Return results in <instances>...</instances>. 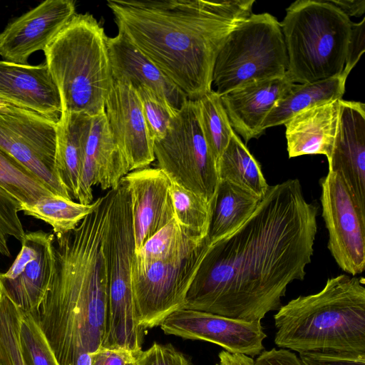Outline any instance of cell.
Here are the masks:
<instances>
[{
    "label": "cell",
    "instance_id": "15",
    "mask_svg": "<svg viewBox=\"0 0 365 365\" xmlns=\"http://www.w3.org/2000/svg\"><path fill=\"white\" fill-rule=\"evenodd\" d=\"M75 14L73 1L41 2L0 33V56L5 61L27 64L31 55L43 51Z\"/></svg>",
    "mask_w": 365,
    "mask_h": 365
},
{
    "label": "cell",
    "instance_id": "22",
    "mask_svg": "<svg viewBox=\"0 0 365 365\" xmlns=\"http://www.w3.org/2000/svg\"><path fill=\"white\" fill-rule=\"evenodd\" d=\"M108 51L113 81L129 82L135 88L143 86L178 110L188 99L150 59L122 34L108 37Z\"/></svg>",
    "mask_w": 365,
    "mask_h": 365
},
{
    "label": "cell",
    "instance_id": "37",
    "mask_svg": "<svg viewBox=\"0 0 365 365\" xmlns=\"http://www.w3.org/2000/svg\"><path fill=\"white\" fill-rule=\"evenodd\" d=\"M135 365H193L172 344L155 342L148 349L135 356Z\"/></svg>",
    "mask_w": 365,
    "mask_h": 365
},
{
    "label": "cell",
    "instance_id": "24",
    "mask_svg": "<svg viewBox=\"0 0 365 365\" xmlns=\"http://www.w3.org/2000/svg\"><path fill=\"white\" fill-rule=\"evenodd\" d=\"M91 120L84 113L62 111L57 122L55 170L72 200L78 197Z\"/></svg>",
    "mask_w": 365,
    "mask_h": 365
},
{
    "label": "cell",
    "instance_id": "16",
    "mask_svg": "<svg viewBox=\"0 0 365 365\" xmlns=\"http://www.w3.org/2000/svg\"><path fill=\"white\" fill-rule=\"evenodd\" d=\"M105 113L110 132L123 153L130 172L148 168L155 160L153 141L136 89L129 82L113 81Z\"/></svg>",
    "mask_w": 365,
    "mask_h": 365
},
{
    "label": "cell",
    "instance_id": "40",
    "mask_svg": "<svg viewBox=\"0 0 365 365\" xmlns=\"http://www.w3.org/2000/svg\"><path fill=\"white\" fill-rule=\"evenodd\" d=\"M135 356L123 349L100 347L91 353L90 365H135Z\"/></svg>",
    "mask_w": 365,
    "mask_h": 365
},
{
    "label": "cell",
    "instance_id": "21",
    "mask_svg": "<svg viewBox=\"0 0 365 365\" xmlns=\"http://www.w3.org/2000/svg\"><path fill=\"white\" fill-rule=\"evenodd\" d=\"M293 83L287 72L283 77L252 82L220 96L232 129L245 144L262 135L267 114Z\"/></svg>",
    "mask_w": 365,
    "mask_h": 365
},
{
    "label": "cell",
    "instance_id": "23",
    "mask_svg": "<svg viewBox=\"0 0 365 365\" xmlns=\"http://www.w3.org/2000/svg\"><path fill=\"white\" fill-rule=\"evenodd\" d=\"M340 100L307 108L284 123L289 158L305 155L329 158L338 126Z\"/></svg>",
    "mask_w": 365,
    "mask_h": 365
},
{
    "label": "cell",
    "instance_id": "29",
    "mask_svg": "<svg viewBox=\"0 0 365 365\" xmlns=\"http://www.w3.org/2000/svg\"><path fill=\"white\" fill-rule=\"evenodd\" d=\"M96 205L97 199L85 205L53 195L43 197L31 205H21V211L50 225L56 235L75 229Z\"/></svg>",
    "mask_w": 365,
    "mask_h": 365
},
{
    "label": "cell",
    "instance_id": "43",
    "mask_svg": "<svg viewBox=\"0 0 365 365\" xmlns=\"http://www.w3.org/2000/svg\"><path fill=\"white\" fill-rule=\"evenodd\" d=\"M218 356L220 365H255L252 357L241 354H231L222 351Z\"/></svg>",
    "mask_w": 365,
    "mask_h": 365
},
{
    "label": "cell",
    "instance_id": "14",
    "mask_svg": "<svg viewBox=\"0 0 365 365\" xmlns=\"http://www.w3.org/2000/svg\"><path fill=\"white\" fill-rule=\"evenodd\" d=\"M54 238V234L42 230L25 233L13 264L6 272L0 273V289L23 312H35L48 289Z\"/></svg>",
    "mask_w": 365,
    "mask_h": 365
},
{
    "label": "cell",
    "instance_id": "9",
    "mask_svg": "<svg viewBox=\"0 0 365 365\" xmlns=\"http://www.w3.org/2000/svg\"><path fill=\"white\" fill-rule=\"evenodd\" d=\"M153 151L159 168L173 182L213 201L217 165L201 130L195 101L182 104L164 138L153 143Z\"/></svg>",
    "mask_w": 365,
    "mask_h": 365
},
{
    "label": "cell",
    "instance_id": "2",
    "mask_svg": "<svg viewBox=\"0 0 365 365\" xmlns=\"http://www.w3.org/2000/svg\"><path fill=\"white\" fill-rule=\"evenodd\" d=\"M255 2L109 0L107 6L118 32L195 101L212 89L217 56Z\"/></svg>",
    "mask_w": 365,
    "mask_h": 365
},
{
    "label": "cell",
    "instance_id": "18",
    "mask_svg": "<svg viewBox=\"0 0 365 365\" xmlns=\"http://www.w3.org/2000/svg\"><path fill=\"white\" fill-rule=\"evenodd\" d=\"M329 171L337 173L365 214V105L340 100L339 117Z\"/></svg>",
    "mask_w": 365,
    "mask_h": 365
},
{
    "label": "cell",
    "instance_id": "25",
    "mask_svg": "<svg viewBox=\"0 0 365 365\" xmlns=\"http://www.w3.org/2000/svg\"><path fill=\"white\" fill-rule=\"evenodd\" d=\"M348 76L341 74L312 83H293L274 104L262 128L284 125L290 118L307 108L329 101L342 99Z\"/></svg>",
    "mask_w": 365,
    "mask_h": 365
},
{
    "label": "cell",
    "instance_id": "19",
    "mask_svg": "<svg viewBox=\"0 0 365 365\" xmlns=\"http://www.w3.org/2000/svg\"><path fill=\"white\" fill-rule=\"evenodd\" d=\"M0 99L58 122L62 106L46 62L31 66L0 61Z\"/></svg>",
    "mask_w": 365,
    "mask_h": 365
},
{
    "label": "cell",
    "instance_id": "45",
    "mask_svg": "<svg viewBox=\"0 0 365 365\" xmlns=\"http://www.w3.org/2000/svg\"><path fill=\"white\" fill-rule=\"evenodd\" d=\"M217 365H220V364H217Z\"/></svg>",
    "mask_w": 365,
    "mask_h": 365
},
{
    "label": "cell",
    "instance_id": "28",
    "mask_svg": "<svg viewBox=\"0 0 365 365\" xmlns=\"http://www.w3.org/2000/svg\"><path fill=\"white\" fill-rule=\"evenodd\" d=\"M204 240L184 230L175 219L148 239L134 254L133 261L144 264L180 258L192 252Z\"/></svg>",
    "mask_w": 365,
    "mask_h": 365
},
{
    "label": "cell",
    "instance_id": "6",
    "mask_svg": "<svg viewBox=\"0 0 365 365\" xmlns=\"http://www.w3.org/2000/svg\"><path fill=\"white\" fill-rule=\"evenodd\" d=\"M352 21L327 0H297L280 23L294 83H312L342 73Z\"/></svg>",
    "mask_w": 365,
    "mask_h": 365
},
{
    "label": "cell",
    "instance_id": "1",
    "mask_svg": "<svg viewBox=\"0 0 365 365\" xmlns=\"http://www.w3.org/2000/svg\"><path fill=\"white\" fill-rule=\"evenodd\" d=\"M317 212L298 179L269 185L242 225L209 242L182 308L245 321L278 310L288 285L306 275Z\"/></svg>",
    "mask_w": 365,
    "mask_h": 365
},
{
    "label": "cell",
    "instance_id": "13",
    "mask_svg": "<svg viewBox=\"0 0 365 365\" xmlns=\"http://www.w3.org/2000/svg\"><path fill=\"white\" fill-rule=\"evenodd\" d=\"M166 334L216 344L231 354L254 357L267 337L261 321H245L185 308L170 314L159 325Z\"/></svg>",
    "mask_w": 365,
    "mask_h": 365
},
{
    "label": "cell",
    "instance_id": "32",
    "mask_svg": "<svg viewBox=\"0 0 365 365\" xmlns=\"http://www.w3.org/2000/svg\"><path fill=\"white\" fill-rule=\"evenodd\" d=\"M0 187L26 205L54 195L36 175L1 150Z\"/></svg>",
    "mask_w": 365,
    "mask_h": 365
},
{
    "label": "cell",
    "instance_id": "38",
    "mask_svg": "<svg viewBox=\"0 0 365 365\" xmlns=\"http://www.w3.org/2000/svg\"><path fill=\"white\" fill-rule=\"evenodd\" d=\"M299 354L304 365H365V353L327 350Z\"/></svg>",
    "mask_w": 365,
    "mask_h": 365
},
{
    "label": "cell",
    "instance_id": "17",
    "mask_svg": "<svg viewBox=\"0 0 365 365\" xmlns=\"http://www.w3.org/2000/svg\"><path fill=\"white\" fill-rule=\"evenodd\" d=\"M130 195L135 253L153 235L175 220L172 180L159 168L129 172L123 178Z\"/></svg>",
    "mask_w": 365,
    "mask_h": 365
},
{
    "label": "cell",
    "instance_id": "30",
    "mask_svg": "<svg viewBox=\"0 0 365 365\" xmlns=\"http://www.w3.org/2000/svg\"><path fill=\"white\" fill-rule=\"evenodd\" d=\"M195 101L201 130L217 165L235 131L220 96L214 90L212 89Z\"/></svg>",
    "mask_w": 365,
    "mask_h": 365
},
{
    "label": "cell",
    "instance_id": "33",
    "mask_svg": "<svg viewBox=\"0 0 365 365\" xmlns=\"http://www.w3.org/2000/svg\"><path fill=\"white\" fill-rule=\"evenodd\" d=\"M21 310L0 289V365H26L21 351Z\"/></svg>",
    "mask_w": 365,
    "mask_h": 365
},
{
    "label": "cell",
    "instance_id": "35",
    "mask_svg": "<svg viewBox=\"0 0 365 365\" xmlns=\"http://www.w3.org/2000/svg\"><path fill=\"white\" fill-rule=\"evenodd\" d=\"M149 135L153 141L164 138L178 110L153 91L140 86L135 88Z\"/></svg>",
    "mask_w": 365,
    "mask_h": 365
},
{
    "label": "cell",
    "instance_id": "26",
    "mask_svg": "<svg viewBox=\"0 0 365 365\" xmlns=\"http://www.w3.org/2000/svg\"><path fill=\"white\" fill-rule=\"evenodd\" d=\"M261 199L228 181L220 180L212 201L207 236L209 242L229 235L242 225Z\"/></svg>",
    "mask_w": 365,
    "mask_h": 365
},
{
    "label": "cell",
    "instance_id": "36",
    "mask_svg": "<svg viewBox=\"0 0 365 365\" xmlns=\"http://www.w3.org/2000/svg\"><path fill=\"white\" fill-rule=\"evenodd\" d=\"M21 203L0 187V253L10 257L9 237L21 241L25 232L19 217Z\"/></svg>",
    "mask_w": 365,
    "mask_h": 365
},
{
    "label": "cell",
    "instance_id": "3",
    "mask_svg": "<svg viewBox=\"0 0 365 365\" xmlns=\"http://www.w3.org/2000/svg\"><path fill=\"white\" fill-rule=\"evenodd\" d=\"M113 190L73 230L54 235L53 267L48 289L30 313L60 365L97 351L105 336L108 277L103 252Z\"/></svg>",
    "mask_w": 365,
    "mask_h": 365
},
{
    "label": "cell",
    "instance_id": "44",
    "mask_svg": "<svg viewBox=\"0 0 365 365\" xmlns=\"http://www.w3.org/2000/svg\"><path fill=\"white\" fill-rule=\"evenodd\" d=\"M8 105H9V104L0 99V108L6 107Z\"/></svg>",
    "mask_w": 365,
    "mask_h": 365
},
{
    "label": "cell",
    "instance_id": "4",
    "mask_svg": "<svg viewBox=\"0 0 365 365\" xmlns=\"http://www.w3.org/2000/svg\"><path fill=\"white\" fill-rule=\"evenodd\" d=\"M274 319V343L281 349L365 353L364 279L329 278L319 292L281 306Z\"/></svg>",
    "mask_w": 365,
    "mask_h": 365
},
{
    "label": "cell",
    "instance_id": "41",
    "mask_svg": "<svg viewBox=\"0 0 365 365\" xmlns=\"http://www.w3.org/2000/svg\"><path fill=\"white\" fill-rule=\"evenodd\" d=\"M255 361V365H304L295 354L286 349L262 351Z\"/></svg>",
    "mask_w": 365,
    "mask_h": 365
},
{
    "label": "cell",
    "instance_id": "12",
    "mask_svg": "<svg viewBox=\"0 0 365 365\" xmlns=\"http://www.w3.org/2000/svg\"><path fill=\"white\" fill-rule=\"evenodd\" d=\"M320 185L328 248L338 266L356 276L365 268V214L337 173L328 171Z\"/></svg>",
    "mask_w": 365,
    "mask_h": 365
},
{
    "label": "cell",
    "instance_id": "5",
    "mask_svg": "<svg viewBox=\"0 0 365 365\" xmlns=\"http://www.w3.org/2000/svg\"><path fill=\"white\" fill-rule=\"evenodd\" d=\"M107 41L92 14H76L43 51L62 111L91 117L105 111L113 85Z\"/></svg>",
    "mask_w": 365,
    "mask_h": 365
},
{
    "label": "cell",
    "instance_id": "34",
    "mask_svg": "<svg viewBox=\"0 0 365 365\" xmlns=\"http://www.w3.org/2000/svg\"><path fill=\"white\" fill-rule=\"evenodd\" d=\"M19 343L26 365H60L46 336L30 313L22 312Z\"/></svg>",
    "mask_w": 365,
    "mask_h": 365
},
{
    "label": "cell",
    "instance_id": "10",
    "mask_svg": "<svg viewBox=\"0 0 365 365\" xmlns=\"http://www.w3.org/2000/svg\"><path fill=\"white\" fill-rule=\"evenodd\" d=\"M209 245L207 237L189 255L138 264L132 261L130 276L139 326L145 331L159 326L183 307L185 297Z\"/></svg>",
    "mask_w": 365,
    "mask_h": 365
},
{
    "label": "cell",
    "instance_id": "20",
    "mask_svg": "<svg viewBox=\"0 0 365 365\" xmlns=\"http://www.w3.org/2000/svg\"><path fill=\"white\" fill-rule=\"evenodd\" d=\"M130 172L128 161L110 132L105 111L92 117L87 140L77 200L93 201V186L113 190Z\"/></svg>",
    "mask_w": 365,
    "mask_h": 365
},
{
    "label": "cell",
    "instance_id": "39",
    "mask_svg": "<svg viewBox=\"0 0 365 365\" xmlns=\"http://www.w3.org/2000/svg\"><path fill=\"white\" fill-rule=\"evenodd\" d=\"M365 50V18L352 23L347 54L343 73L349 76Z\"/></svg>",
    "mask_w": 365,
    "mask_h": 365
},
{
    "label": "cell",
    "instance_id": "11",
    "mask_svg": "<svg viewBox=\"0 0 365 365\" xmlns=\"http://www.w3.org/2000/svg\"><path fill=\"white\" fill-rule=\"evenodd\" d=\"M57 122L12 105L0 108V150L56 195L72 200L54 166Z\"/></svg>",
    "mask_w": 365,
    "mask_h": 365
},
{
    "label": "cell",
    "instance_id": "31",
    "mask_svg": "<svg viewBox=\"0 0 365 365\" xmlns=\"http://www.w3.org/2000/svg\"><path fill=\"white\" fill-rule=\"evenodd\" d=\"M170 195L175 218L179 225L194 236L205 238L210 223L212 202L173 181Z\"/></svg>",
    "mask_w": 365,
    "mask_h": 365
},
{
    "label": "cell",
    "instance_id": "42",
    "mask_svg": "<svg viewBox=\"0 0 365 365\" xmlns=\"http://www.w3.org/2000/svg\"><path fill=\"white\" fill-rule=\"evenodd\" d=\"M348 17H359L365 13V0H327Z\"/></svg>",
    "mask_w": 365,
    "mask_h": 365
},
{
    "label": "cell",
    "instance_id": "8",
    "mask_svg": "<svg viewBox=\"0 0 365 365\" xmlns=\"http://www.w3.org/2000/svg\"><path fill=\"white\" fill-rule=\"evenodd\" d=\"M287 69L280 23L269 13L252 14L227 37L215 63L212 86L221 96L252 82L283 77Z\"/></svg>",
    "mask_w": 365,
    "mask_h": 365
},
{
    "label": "cell",
    "instance_id": "7",
    "mask_svg": "<svg viewBox=\"0 0 365 365\" xmlns=\"http://www.w3.org/2000/svg\"><path fill=\"white\" fill-rule=\"evenodd\" d=\"M108 277V307L101 347L141 351L145 330L136 319L130 269L135 254L130 200L125 181L113 190L103 238Z\"/></svg>",
    "mask_w": 365,
    "mask_h": 365
},
{
    "label": "cell",
    "instance_id": "27",
    "mask_svg": "<svg viewBox=\"0 0 365 365\" xmlns=\"http://www.w3.org/2000/svg\"><path fill=\"white\" fill-rule=\"evenodd\" d=\"M217 171L220 180L228 181L260 198L269 186L259 163L235 132L217 162Z\"/></svg>",
    "mask_w": 365,
    "mask_h": 365
}]
</instances>
